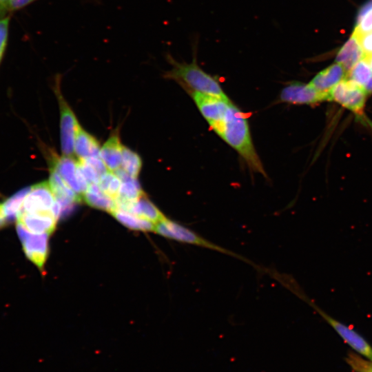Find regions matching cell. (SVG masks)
<instances>
[{
    "label": "cell",
    "instance_id": "17",
    "mask_svg": "<svg viewBox=\"0 0 372 372\" xmlns=\"http://www.w3.org/2000/svg\"><path fill=\"white\" fill-rule=\"evenodd\" d=\"M364 57L359 40L353 34L343 45L337 54L335 61L340 63L348 72L360 60Z\"/></svg>",
    "mask_w": 372,
    "mask_h": 372
},
{
    "label": "cell",
    "instance_id": "8",
    "mask_svg": "<svg viewBox=\"0 0 372 372\" xmlns=\"http://www.w3.org/2000/svg\"><path fill=\"white\" fill-rule=\"evenodd\" d=\"M17 231L26 257L42 269L48 254V234H33L17 223Z\"/></svg>",
    "mask_w": 372,
    "mask_h": 372
},
{
    "label": "cell",
    "instance_id": "19",
    "mask_svg": "<svg viewBox=\"0 0 372 372\" xmlns=\"http://www.w3.org/2000/svg\"><path fill=\"white\" fill-rule=\"evenodd\" d=\"M128 212L140 218L148 220L155 225L164 220L166 217L163 213L146 197H141L130 209Z\"/></svg>",
    "mask_w": 372,
    "mask_h": 372
},
{
    "label": "cell",
    "instance_id": "25",
    "mask_svg": "<svg viewBox=\"0 0 372 372\" xmlns=\"http://www.w3.org/2000/svg\"><path fill=\"white\" fill-rule=\"evenodd\" d=\"M10 19V16L0 18V64L8 45Z\"/></svg>",
    "mask_w": 372,
    "mask_h": 372
},
{
    "label": "cell",
    "instance_id": "1",
    "mask_svg": "<svg viewBox=\"0 0 372 372\" xmlns=\"http://www.w3.org/2000/svg\"><path fill=\"white\" fill-rule=\"evenodd\" d=\"M212 130L240 155L252 171L266 176L253 145L247 116L240 109L231 103L223 120Z\"/></svg>",
    "mask_w": 372,
    "mask_h": 372
},
{
    "label": "cell",
    "instance_id": "2",
    "mask_svg": "<svg viewBox=\"0 0 372 372\" xmlns=\"http://www.w3.org/2000/svg\"><path fill=\"white\" fill-rule=\"evenodd\" d=\"M198 44V39H195L192 43L193 60L191 63L178 62L170 54H167L166 59L172 68L165 72L164 78L175 81L183 87L190 90V93L195 92L227 97L218 80L198 65L196 60Z\"/></svg>",
    "mask_w": 372,
    "mask_h": 372
},
{
    "label": "cell",
    "instance_id": "4",
    "mask_svg": "<svg viewBox=\"0 0 372 372\" xmlns=\"http://www.w3.org/2000/svg\"><path fill=\"white\" fill-rule=\"evenodd\" d=\"M59 75L56 77L54 92L57 96L60 110V140L62 154L73 156L74 145L80 124L72 110L61 94Z\"/></svg>",
    "mask_w": 372,
    "mask_h": 372
},
{
    "label": "cell",
    "instance_id": "16",
    "mask_svg": "<svg viewBox=\"0 0 372 372\" xmlns=\"http://www.w3.org/2000/svg\"><path fill=\"white\" fill-rule=\"evenodd\" d=\"M100 149L97 139L79 125L74 145V153L78 158L84 160L99 156Z\"/></svg>",
    "mask_w": 372,
    "mask_h": 372
},
{
    "label": "cell",
    "instance_id": "3",
    "mask_svg": "<svg viewBox=\"0 0 372 372\" xmlns=\"http://www.w3.org/2000/svg\"><path fill=\"white\" fill-rule=\"evenodd\" d=\"M154 231L157 234L169 239L183 243L208 248L238 258L244 259L240 256L235 254L229 250L223 249V247L205 240L194 231L167 218L156 225Z\"/></svg>",
    "mask_w": 372,
    "mask_h": 372
},
{
    "label": "cell",
    "instance_id": "20",
    "mask_svg": "<svg viewBox=\"0 0 372 372\" xmlns=\"http://www.w3.org/2000/svg\"><path fill=\"white\" fill-rule=\"evenodd\" d=\"M115 218L126 227L139 231H154L156 225L133 214L116 209L112 214Z\"/></svg>",
    "mask_w": 372,
    "mask_h": 372
},
{
    "label": "cell",
    "instance_id": "32",
    "mask_svg": "<svg viewBox=\"0 0 372 372\" xmlns=\"http://www.w3.org/2000/svg\"><path fill=\"white\" fill-rule=\"evenodd\" d=\"M370 65L372 68V56L369 57Z\"/></svg>",
    "mask_w": 372,
    "mask_h": 372
},
{
    "label": "cell",
    "instance_id": "28",
    "mask_svg": "<svg viewBox=\"0 0 372 372\" xmlns=\"http://www.w3.org/2000/svg\"><path fill=\"white\" fill-rule=\"evenodd\" d=\"M37 0H12L10 3V11H15L27 6ZM91 2L99 3L101 0H88Z\"/></svg>",
    "mask_w": 372,
    "mask_h": 372
},
{
    "label": "cell",
    "instance_id": "11",
    "mask_svg": "<svg viewBox=\"0 0 372 372\" xmlns=\"http://www.w3.org/2000/svg\"><path fill=\"white\" fill-rule=\"evenodd\" d=\"M324 319L335 330L340 337L353 349L372 360V348L357 332L331 318L318 307L311 304Z\"/></svg>",
    "mask_w": 372,
    "mask_h": 372
},
{
    "label": "cell",
    "instance_id": "24",
    "mask_svg": "<svg viewBox=\"0 0 372 372\" xmlns=\"http://www.w3.org/2000/svg\"><path fill=\"white\" fill-rule=\"evenodd\" d=\"M121 184L122 181L118 176L110 171L103 174L98 183L100 189L114 200L118 195Z\"/></svg>",
    "mask_w": 372,
    "mask_h": 372
},
{
    "label": "cell",
    "instance_id": "18",
    "mask_svg": "<svg viewBox=\"0 0 372 372\" xmlns=\"http://www.w3.org/2000/svg\"><path fill=\"white\" fill-rule=\"evenodd\" d=\"M83 196L85 203L92 207L111 214L116 209L115 200L104 193L98 184L90 185Z\"/></svg>",
    "mask_w": 372,
    "mask_h": 372
},
{
    "label": "cell",
    "instance_id": "15",
    "mask_svg": "<svg viewBox=\"0 0 372 372\" xmlns=\"http://www.w3.org/2000/svg\"><path fill=\"white\" fill-rule=\"evenodd\" d=\"M145 196L137 178L131 176L122 181L117 198L116 209L128 211L141 197Z\"/></svg>",
    "mask_w": 372,
    "mask_h": 372
},
{
    "label": "cell",
    "instance_id": "29",
    "mask_svg": "<svg viewBox=\"0 0 372 372\" xmlns=\"http://www.w3.org/2000/svg\"><path fill=\"white\" fill-rule=\"evenodd\" d=\"M12 0H0V18L7 16L10 11V3Z\"/></svg>",
    "mask_w": 372,
    "mask_h": 372
},
{
    "label": "cell",
    "instance_id": "26",
    "mask_svg": "<svg viewBox=\"0 0 372 372\" xmlns=\"http://www.w3.org/2000/svg\"><path fill=\"white\" fill-rule=\"evenodd\" d=\"M372 30V9L357 23L353 34L360 37Z\"/></svg>",
    "mask_w": 372,
    "mask_h": 372
},
{
    "label": "cell",
    "instance_id": "13",
    "mask_svg": "<svg viewBox=\"0 0 372 372\" xmlns=\"http://www.w3.org/2000/svg\"><path fill=\"white\" fill-rule=\"evenodd\" d=\"M347 72L338 63L333 64L318 73L309 84L322 93H328L334 86L345 79Z\"/></svg>",
    "mask_w": 372,
    "mask_h": 372
},
{
    "label": "cell",
    "instance_id": "9",
    "mask_svg": "<svg viewBox=\"0 0 372 372\" xmlns=\"http://www.w3.org/2000/svg\"><path fill=\"white\" fill-rule=\"evenodd\" d=\"M190 94L200 112L211 129L223 120L231 103L228 97H220L195 92Z\"/></svg>",
    "mask_w": 372,
    "mask_h": 372
},
{
    "label": "cell",
    "instance_id": "21",
    "mask_svg": "<svg viewBox=\"0 0 372 372\" xmlns=\"http://www.w3.org/2000/svg\"><path fill=\"white\" fill-rule=\"evenodd\" d=\"M29 188L30 187L22 189L2 203L3 211L7 224L17 219Z\"/></svg>",
    "mask_w": 372,
    "mask_h": 372
},
{
    "label": "cell",
    "instance_id": "30",
    "mask_svg": "<svg viewBox=\"0 0 372 372\" xmlns=\"http://www.w3.org/2000/svg\"><path fill=\"white\" fill-rule=\"evenodd\" d=\"M7 224L2 207V203H0V227Z\"/></svg>",
    "mask_w": 372,
    "mask_h": 372
},
{
    "label": "cell",
    "instance_id": "10",
    "mask_svg": "<svg viewBox=\"0 0 372 372\" xmlns=\"http://www.w3.org/2000/svg\"><path fill=\"white\" fill-rule=\"evenodd\" d=\"M280 100L282 102L296 105H313L328 100V93H322L309 83L291 82L281 91Z\"/></svg>",
    "mask_w": 372,
    "mask_h": 372
},
{
    "label": "cell",
    "instance_id": "27",
    "mask_svg": "<svg viewBox=\"0 0 372 372\" xmlns=\"http://www.w3.org/2000/svg\"><path fill=\"white\" fill-rule=\"evenodd\" d=\"M357 38L360 41V43L364 52V56L369 57V58L371 56H372V30Z\"/></svg>",
    "mask_w": 372,
    "mask_h": 372
},
{
    "label": "cell",
    "instance_id": "5",
    "mask_svg": "<svg viewBox=\"0 0 372 372\" xmlns=\"http://www.w3.org/2000/svg\"><path fill=\"white\" fill-rule=\"evenodd\" d=\"M366 94L364 87L345 79L328 92V100L337 102L360 115L365 105Z\"/></svg>",
    "mask_w": 372,
    "mask_h": 372
},
{
    "label": "cell",
    "instance_id": "31",
    "mask_svg": "<svg viewBox=\"0 0 372 372\" xmlns=\"http://www.w3.org/2000/svg\"><path fill=\"white\" fill-rule=\"evenodd\" d=\"M364 89L367 94L372 92V76L369 81V82L366 83V85L364 86Z\"/></svg>",
    "mask_w": 372,
    "mask_h": 372
},
{
    "label": "cell",
    "instance_id": "7",
    "mask_svg": "<svg viewBox=\"0 0 372 372\" xmlns=\"http://www.w3.org/2000/svg\"><path fill=\"white\" fill-rule=\"evenodd\" d=\"M50 169H54L77 194L83 195L89 185L81 174L78 161L74 156L62 155L52 157Z\"/></svg>",
    "mask_w": 372,
    "mask_h": 372
},
{
    "label": "cell",
    "instance_id": "22",
    "mask_svg": "<svg viewBox=\"0 0 372 372\" xmlns=\"http://www.w3.org/2000/svg\"><path fill=\"white\" fill-rule=\"evenodd\" d=\"M348 79H350L358 85L364 87L372 76V68L370 65L369 58L364 56L348 72Z\"/></svg>",
    "mask_w": 372,
    "mask_h": 372
},
{
    "label": "cell",
    "instance_id": "33",
    "mask_svg": "<svg viewBox=\"0 0 372 372\" xmlns=\"http://www.w3.org/2000/svg\"><path fill=\"white\" fill-rule=\"evenodd\" d=\"M369 372H372V366L371 367V369H370Z\"/></svg>",
    "mask_w": 372,
    "mask_h": 372
},
{
    "label": "cell",
    "instance_id": "6",
    "mask_svg": "<svg viewBox=\"0 0 372 372\" xmlns=\"http://www.w3.org/2000/svg\"><path fill=\"white\" fill-rule=\"evenodd\" d=\"M56 203V198L49 182H41L30 187L19 213L54 214Z\"/></svg>",
    "mask_w": 372,
    "mask_h": 372
},
{
    "label": "cell",
    "instance_id": "23",
    "mask_svg": "<svg viewBox=\"0 0 372 372\" xmlns=\"http://www.w3.org/2000/svg\"><path fill=\"white\" fill-rule=\"evenodd\" d=\"M121 167L131 177L137 178L141 170L142 160L137 153L123 145Z\"/></svg>",
    "mask_w": 372,
    "mask_h": 372
},
{
    "label": "cell",
    "instance_id": "14",
    "mask_svg": "<svg viewBox=\"0 0 372 372\" xmlns=\"http://www.w3.org/2000/svg\"><path fill=\"white\" fill-rule=\"evenodd\" d=\"M123 146L116 133L112 134L101 147L99 156L109 171L114 172L121 167Z\"/></svg>",
    "mask_w": 372,
    "mask_h": 372
},
{
    "label": "cell",
    "instance_id": "12",
    "mask_svg": "<svg viewBox=\"0 0 372 372\" xmlns=\"http://www.w3.org/2000/svg\"><path fill=\"white\" fill-rule=\"evenodd\" d=\"M17 220L29 232L50 235L54 230L58 218L52 212L19 213Z\"/></svg>",
    "mask_w": 372,
    "mask_h": 372
}]
</instances>
